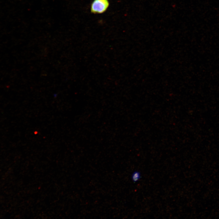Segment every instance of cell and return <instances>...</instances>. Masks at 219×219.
I'll use <instances>...</instances> for the list:
<instances>
[{"label":"cell","mask_w":219,"mask_h":219,"mask_svg":"<svg viewBox=\"0 0 219 219\" xmlns=\"http://www.w3.org/2000/svg\"><path fill=\"white\" fill-rule=\"evenodd\" d=\"M131 178L133 182H137L141 178V173L137 171H134L132 174Z\"/></svg>","instance_id":"7a4b0ae2"},{"label":"cell","mask_w":219,"mask_h":219,"mask_svg":"<svg viewBox=\"0 0 219 219\" xmlns=\"http://www.w3.org/2000/svg\"><path fill=\"white\" fill-rule=\"evenodd\" d=\"M109 5L108 0H94L91 4V12L94 14H101L107 10Z\"/></svg>","instance_id":"6da1fadb"}]
</instances>
